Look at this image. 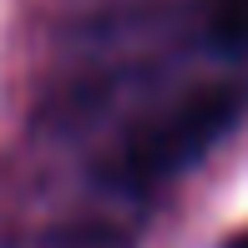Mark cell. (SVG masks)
<instances>
[{
    "instance_id": "cell-1",
    "label": "cell",
    "mask_w": 248,
    "mask_h": 248,
    "mask_svg": "<svg viewBox=\"0 0 248 248\" xmlns=\"http://www.w3.org/2000/svg\"><path fill=\"white\" fill-rule=\"evenodd\" d=\"M243 111H248V81H208L183 92L177 101H167L162 111H152L147 122H137L122 137V147L111 152V183L127 193L172 183L213 142H223L238 127Z\"/></svg>"
},
{
    "instance_id": "cell-2",
    "label": "cell",
    "mask_w": 248,
    "mask_h": 248,
    "mask_svg": "<svg viewBox=\"0 0 248 248\" xmlns=\"http://www.w3.org/2000/svg\"><path fill=\"white\" fill-rule=\"evenodd\" d=\"M202 36H208L223 56L248 61V0H213L208 20H202Z\"/></svg>"
},
{
    "instance_id": "cell-3",
    "label": "cell",
    "mask_w": 248,
    "mask_h": 248,
    "mask_svg": "<svg viewBox=\"0 0 248 248\" xmlns=\"http://www.w3.org/2000/svg\"><path fill=\"white\" fill-rule=\"evenodd\" d=\"M228 248H248V228H243V233H233V238H228Z\"/></svg>"
}]
</instances>
